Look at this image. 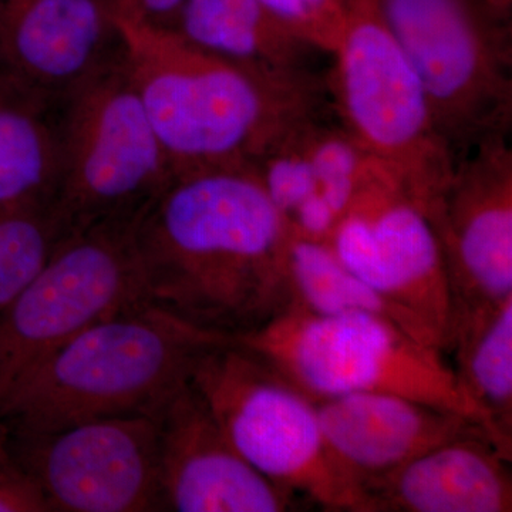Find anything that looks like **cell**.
<instances>
[{
  "instance_id": "cell-1",
  "label": "cell",
  "mask_w": 512,
  "mask_h": 512,
  "mask_svg": "<svg viewBox=\"0 0 512 512\" xmlns=\"http://www.w3.org/2000/svg\"><path fill=\"white\" fill-rule=\"evenodd\" d=\"M291 235L254 165L177 175L138 220L148 301L217 335L254 332L288 309Z\"/></svg>"
},
{
  "instance_id": "cell-2",
  "label": "cell",
  "mask_w": 512,
  "mask_h": 512,
  "mask_svg": "<svg viewBox=\"0 0 512 512\" xmlns=\"http://www.w3.org/2000/svg\"><path fill=\"white\" fill-rule=\"evenodd\" d=\"M117 25L128 73L175 177L254 165L295 128L325 114V89L315 73L261 72L173 29Z\"/></svg>"
},
{
  "instance_id": "cell-3",
  "label": "cell",
  "mask_w": 512,
  "mask_h": 512,
  "mask_svg": "<svg viewBox=\"0 0 512 512\" xmlns=\"http://www.w3.org/2000/svg\"><path fill=\"white\" fill-rule=\"evenodd\" d=\"M228 336L144 303L83 330L29 373L0 410L9 431H53L107 417H156L202 350Z\"/></svg>"
},
{
  "instance_id": "cell-4",
  "label": "cell",
  "mask_w": 512,
  "mask_h": 512,
  "mask_svg": "<svg viewBox=\"0 0 512 512\" xmlns=\"http://www.w3.org/2000/svg\"><path fill=\"white\" fill-rule=\"evenodd\" d=\"M329 87L339 123L426 214L446 191L457 158L379 0H349Z\"/></svg>"
},
{
  "instance_id": "cell-5",
  "label": "cell",
  "mask_w": 512,
  "mask_h": 512,
  "mask_svg": "<svg viewBox=\"0 0 512 512\" xmlns=\"http://www.w3.org/2000/svg\"><path fill=\"white\" fill-rule=\"evenodd\" d=\"M188 384L262 476L322 510L367 512L365 497L330 456L315 403L252 350L229 336L208 346Z\"/></svg>"
},
{
  "instance_id": "cell-6",
  "label": "cell",
  "mask_w": 512,
  "mask_h": 512,
  "mask_svg": "<svg viewBox=\"0 0 512 512\" xmlns=\"http://www.w3.org/2000/svg\"><path fill=\"white\" fill-rule=\"evenodd\" d=\"M229 338L264 359L313 403L353 393L396 394L463 414L484 429L446 353L382 316L286 309L262 328Z\"/></svg>"
},
{
  "instance_id": "cell-7",
  "label": "cell",
  "mask_w": 512,
  "mask_h": 512,
  "mask_svg": "<svg viewBox=\"0 0 512 512\" xmlns=\"http://www.w3.org/2000/svg\"><path fill=\"white\" fill-rule=\"evenodd\" d=\"M174 177L124 53L60 99L55 210L70 231L141 214Z\"/></svg>"
},
{
  "instance_id": "cell-8",
  "label": "cell",
  "mask_w": 512,
  "mask_h": 512,
  "mask_svg": "<svg viewBox=\"0 0 512 512\" xmlns=\"http://www.w3.org/2000/svg\"><path fill=\"white\" fill-rule=\"evenodd\" d=\"M143 212L74 229L0 309V410L40 362L101 320L148 301L137 225Z\"/></svg>"
},
{
  "instance_id": "cell-9",
  "label": "cell",
  "mask_w": 512,
  "mask_h": 512,
  "mask_svg": "<svg viewBox=\"0 0 512 512\" xmlns=\"http://www.w3.org/2000/svg\"><path fill=\"white\" fill-rule=\"evenodd\" d=\"M382 15L433 107L458 161L512 117L507 22L480 0H379Z\"/></svg>"
},
{
  "instance_id": "cell-10",
  "label": "cell",
  "mask_w": 512,
  "mask_h": 512,
  "mask_svg": "<svg viewBox=\"0 0 512 512\" xmlns=\"http://www.w3.org/2000/svg\"><path fill=\"white\" fill-rule=\"evenodd\" d=\"M328 244L399 313L414 339L447 355L453 303L439 238L426 214L390 178L357 197Z\"/></svg>"
},
{
  "instance_id": "cell-11",
  "label": "cell",
  "mask_w": 512,
  "mask_h": 512,
  "mask_svg": "<svg viewBox=\"0 0 512 512\" xmlns=\"http://www.w3.org/2000/svg\"><path fill=\"white\" fill-rule=\"evenodd\" d=\"M2 429L52 512L167 511L156 417H107L37 433Z\"/></svg>"
},
{
  "instance_id": "cell-12",
  "label": "cell",
  "mask_w": 512,
  "mask_h": 512,
  "mask_svg": "<svg viewBox=\"0 0 512 512\" xmlns=\"http://www.w3.org/2000/svg\"><path fill=\"white\" fill-rule=\"evenodd\" d=\"M429 221L446 264L453 336L468 319L512 298V151L507 136L488 138L458 161Z\"/></svg>"
},
{
  "instance_id": "cell-13",
  "label": "cell",
  "mask_w": 512,
  "mask_h": 512,
  "mask_svg": "<svg viewBox=\"0 0 512 512\" xmlns=\"http://www.w3.org/2000/svg\"><path fill=\"white\" fill-rule=\"evenodd\" d=\"M156 419L167 511L286 512L305 503L262 476L232 447L188 382Z\"/></svg>"
},
{
  "instance_id": "cell-14",
  "label": "cell",
  "mask_w": 512,
  "mask_h": 512,
  "mask_svg": "<svg viewBox=\"0 0 512 512\" xmlns=\"http://www.w3.org/2000/svg\"><path fill=\"white\" fill-rule=\"evenodd\" d=\"M123 53L106 0H0V66L57 99Z\"/></svg>"
},
{
  "instance_id": "cell-15",
  "label": "cell",
  "mask_w": 512,
  "mask_h": 512,
  "mask_svg": "<svg viewBox=\"0 0 512 512\" xmlns=\"http://www.w3.org/2000/svg\"><path fill=\"white\" fill-rule=\"evenodd\" d=\"M315 406L330 456L362 494L367 484L431 448L488 434L463 414L396 394H345Z\"/></svg>"
},
{
  "instance_id": "cell-16",
  "label": "cell",
  "mask_w": 512,
  "mask_h": 512,
  "mask_svg": "<svg viewBox=\"0 0 512 512\" xmlns=\"http://www.w3.org/2000/svg\"><path fill=\"white\" fill-rule=\"evenodd\" d=\"M510 464L488 434L447 441L367 484V512H511Z\"/></svg>"
},
{
  "instance_id": "cell-17",
  "label": "cell",
  "mask_w": 512,
  "mask_h": 512,
  "mask_svg": "<svg viewBox=\"0 0 512 512\" xmlns=\"http://www.w3.org/2000/svg\"><path fill=\"white\" fill-rule=\"evenodd\" d=\"M60 99L0 66V210L55 208Z\"/></svg>"
},
{
  "instance_id": "cell-18",
  "label": "cell",
  "mask_w": 512,
  "mask_h": 512,
  "mask_svg": "<svg viewBox=\"0 0 512 512\" xmlns=\"http://www.w3.org/2000/svg\"><path fill=\"white\" fill-rule=\"evenodd\" d=\"M173 30L207 52L266 73H313L309 66L320 52L259 0H187Z\"/></svg>"
},
{
  "instance_id": "cell-19",
  "label": "cell",
  "mask_w": 512,
  "mask_h": 512,
  "mask_svg": "<svg viewBox=\"0 0 512 512\" xmlns=\"http://www.w3.org/2000/svg\"><path fill=\"white\" fill-rule=\"evenodd\" d=\"M454 375L498 451L512 461V298L451 336Z\"/></svg>"
},
{
  "instance_id": "cell-20",
  "label": "cell",
  "mask_w": 512,
  "mask_h": 512,
  "mask_svg": "<svg viewBox=\"0 0 512 512\" xmlns=\"http://www.w3.org/2000/svg\"><path fill=\"white\" fill-rule=\"evenodd\" d=\"M286 282L288 309L318 316L370 313L390 320L410 335L399 313L346 268L328 242L291 235L286 254Z\"/></svg>"
},
{
  "instance_id": "cell-21",
  "label": "cell",
  "mask_w": 512,
  "mask_h": 512,
  "mask_svg": "<svg viewBox=\"0 0 512 512\" xmlns=\"http://www.w3.org/2000/svg\"><path fill=\"white\" fill-rule=\"evenodd\" d=\"M70 232L53 207L0 210V309L39 274Z\"/></svg>"
},
{
  "instance_id": "cell-22",
  "label": "cell",
  "mask_w": 512,
  "mask_h": 512,
  "mask_svg": "<svg viewBox=\"0 0 512 512\" xmlns=\"http://www.w3.org/2000/svg\"><path fill=\"white\" fill-rule=\"evenodd\" d=\"M295 35L322 53L338 49L346 23L349 0H259Z\"/></svg>"
},
{
  "instance_id": "cell-23",
  "label": "cell",
  "mask_w": 512,
  "mask_h": 512,
  "mask_svg": "<svg viewBox=\"0 0 512 512\" xmlns=\"http://www.w3.org/2000/svg\"><path fill=\"white\" fill-rule=\"evenodd\" d=\"M0 512H52L45 495L6 446L0 426Z\"/></svg>"
},
{
  "instance_id": "cell-24",
  "label": "cell",
  "mask_w": 512,
  "mask_h": 512,
  "mask_svg": "<svg viewBox=\"0 0 512 512\" xmlns=\"http://www.w3.org/2000/svg\"><path fill=\"white\" fill-rule=\"evenodd\" d=\"M187 0H106L114 18L123 22L174 29Z\"/></svg>"
},
{
  "instance_id": "cell-25",
  "label": "cell",
  "mask_w": 512,
  "mask_h": 512,
  "mask_svg": "<svg viewBox=\"0 0 512 512\" xmlns=\"http://www.w3.org/2000/svg\"><path fill=\"white\" fill-rule=\"evenodd\" d=\"M480 2L483 3L484 8L493 13L495 18L504 20V22L510 18L512 0H480Z\"/></svg>"
}]
</instances>
